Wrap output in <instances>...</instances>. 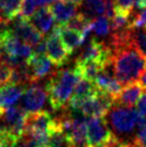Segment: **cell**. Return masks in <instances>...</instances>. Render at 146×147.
I'll list each match as a JSON object with an SVG mask.
<instances>
[{"label":"cell","mask_w":146,"mask_h":147,"mask_svg":"<svg viewBox=\"0 0 146 147\" xmlns=\"http://www.w3.org/2000/svg\"><path fill=\"white\" fill-rule=\"evenodd\" d=\"M98 88L96 87L93 82L88 81L86 78H80L74 87V91H73L71 99L72 100H84V99L89 98L93 94H95Z\"/></svg>","instance_id":"21"},{"label":"cell","mask_w":146,"mask_h":147,"mask_svg":"<svg viewBox=\"0 0 146 147\" xmlns=\"http://www.w3.org/2000/svg\"><path fill=\"white\" fill-rule=\"evenodd\" d=\"M23 0H0V15L7 24L20 13Z\"/></svg>","instance_id":"19"},{"label":"cell","mask_w":146,"mask_h":147,"mask_svg":"<svg viewBox=\"0 0 146 147\" xmlns=\"http://www.w3.org/2000/svg\"><path fill=\"white\" fill-rule=\"evenodd\" d=\"M140 83H141V85H142L143 87H146V70H145V72L142 74V76L140 78Z\"/></svg>","instance_id":"30"},{"label":"cell","mask_w":146,"mask_h":147,"mask_svg":"<svg viewBox=\"0 0 146 147\" xmlns=\"http://www.w3.org/2000/svg\"><path fill=\"white\" fill-rule=\"evenodd\" d=\"M29 22L43 36L49 33L54 28L55 18L49 7H44L36 10L29 18Z\"/></svg>","instance_id":"14"},{"label":"cell","mask_w":146,"mask_h":147,"mask_svg":"<svg viewBox=\"0 0 146 147\" xmlns=\"http://www.w3.org/2000/svg\"><path fill=\"white\" fill-rule=\"evenodd\" d=\"M91 30L96 37L104 38L111 33V25L109 18L105 16H98L91 21Z\"/></svg>","instance_id":"22"},{"label":"cell","mask_w":146,"mask_h":147,"mask_svg":"<svg viewBox=\"0 0 146 147\" xmlns=\"http://www.w3.org/2000/svg\"><path fill=\"white\" fill-rule=\"evenodd\" d=\"M14 147H39L36 145V143L33 141V139L31 136H29L26 133L18 136L16 140V142L14 144Z\"/></svg>","instance_id":"27"},{"label":"cell","mask_w":146,"mask_h":147,"mask_svg":"<svg viewBox=\"0 0 146 147\" xmlns=\"http://www.w3.org/2000/svg\"><path fill=\"white\" fill-rule=\"evenodd\" d=\"M126 147H143V146H141V145H140V144H138L137 142L132 141V142L126 143Z\"/></svg>","instance_id":"31"},{"label":"cell","mask_w":146,"mask_h":147,"mask_svg":"<svg viewBox=\"0 0 146 147\" xmlns=\"http://www.w3.org/2000/svg\"><path fill=\"white\" fill-rule=\"evenodd\" d=\"M7 28L10 29L16 37H18L29 46L34 47L43 39L42 34L31 25L29 20L23 17L20 14H18L15 18H13L9 23Z\"/></svg>","instance_id":"6"},{"label":"cell","mask_w":146,"mask_h":147,"mask_svg":"<svg viewBox=\"0 0 146 147\" xmlns=\"http://www.w3.org/2000/svg\"><path fill=\"white\" fill-rule=\"evenodd\" d=\"M11 73H12V68L0 60V86L5 85L8 82H10Z\"/></svg>","instance_id":"28"},{"label":"cell","mask_w":146,"mask_h":147,"mask_svg":"<svg viewBox=\"0 0 146 147\" xmlns=\"http://www.w3.org/2000/svg\"><path fill=\"white\" fill-rule=\"evenodd\" d=\"M3 56L20 58L28 61L32 56V51L28 44L22 41L5 27L0 31V57Z\"/></svg>","instance_id":"5"},{"label":"cell","mask_w":146,"mask_h":147,"mask_svg":"<svg viewBox=\"0 0 146 147\" xmlns=\"http://www.w3.org/2000/svg\"><path fill=\"white\" fill-rule=\"evenodd\" d=\"M138 128L139 131L137 133V138L133 140L134 142H137L140 144L141 146L146 147V118L145 117H141V119L139 120L138 123Z\"/></svg>","instance_id":"26"},{"label":"cell","mask_w":146,"mask_h":147,"mask_svg":"<svg viewBox=\"0 0 146 147\" xmlns=\"http://www.w3.org/2000/svg\"><path fill=\"white\" fill-rule=\"evenodd\" d=\"M114 105V99L104 91L98 89L95 94L84 100H70L69 106L87 117H104Z\"/></svg>","instance_id":"4"},{"label":"cell","mask_w":146,"mask_h":147,"mask_svg":"<svg viewBox=\"0 0 146 147\" xmlns=\"http://www.w3.org/2000/svg\"><path fill=\"white\" fill-rule=\"evenodd\" d=\"M130 26L132 29H146V9L132 10L130 14Z\"/></svg>","instance_id":"23"},{"label":"cell","mask_w":146,"mask_h":147,"mask_svg":"<svg viewBox=\"0 0 146 147\" xmlns=\"http://www.w3.org/2000/svg\"><path fill=\"white\" fill-rule=\"evenodd\" d=\"M49 99L46 89L38 82H34L26 88L20 98V107L27 113H36L42 110Z\"/></svg>","instance_id":"7"},{"label":"cell","mask_w":146,"mask_h":147,"mask_svg":"<svg viewBox=\"0 0 146 147\" xmlns=\"http://www.w3.org/2000/svg\"><path fill=\"white\" fill-rule=\"evenodd\" d=\"M134 0H114V13L130 15L133 10Z\"/></svg>","instance_id":"25"},{"label":"cell","mask_w":146,"mask_h":147,"mask_svg":"<svg viewBox=\"0 0 146 147\" xmlns=\"http://www.w3.org/2000/svg\"><path fill=\"white\" fill-rule=\"evenodd\" d=\"M75 69H62L55 71L45 85L49 104L54 111L66 110L72 97L74 87L78 81Z\"/></svg>","instance_id":"2"},{"label":"cell","mask_w":146,"mask_h":147,"mask_svg":"<svg viewBox=\"0 0 146 147\" xmlns=\"http://www.w3.org/2000/svg\"><path fill=\"white\" fill-rule=\"evenodd\" d=\"M111 65L115 78L125 86L140 80L146 70V57L131 44L113 51Z\"/></svg>","instance_id":"1"},{"label":"cell","mask_w":146,"mask_h":147,"mask_svg":"<svg viewBox=\"0 0 146 147\" xmlns=\"http://www.w3.org/2000/svg\"><path fill=\"white\" fill-rule=\"evenodd\" d=\"M46 53L49 60L56 67L66 65L69 60L70 54L61 42L56 26H54L52 33L46 39Z\"/></svg>","instance_id":"10"},{"label":"cell","mask_w":146,"mask_h":147,"mask_svg":"<svg viewBox=\"0 0 146 147\" xmlns=\"http://www.w3.org/2000/svg\"><path fill=\"white\" fill-rule=\"evenodd\" d=\"M27 112L20 106L13 105L0 115V127L11 132L12 134L20 136L24 133Z\"/></svg>","instance_id":"8"},{"label":"cell","mask_w":146,"mask_h":147,"mask_svg":"<svg viewBox=\"0 0 146 147\" xmlns=\"http://www.w3.org/2000/svg\"><path fill=\"white\" fill-rule=\"evenodd\" d=\"M51 11L53 13L56 25L65 26L68 22L76 14V4L66 2L62 0H57L51 7Z\"/></svg>","instance_id":"15"},{"label":"cell","mask_w":146,"mask_h":147,"mask_svg":"<svg viewBox=\"0 0 146 147\" xmlns=\"http://www.w3.org/2000/svg\"><path fill=\"white\" fill-rule=\"evenodd\" d=\"M62 1H66V2H70V3H74V4H81L83 0H62Z\"/></svg>","instance_id":"32"},{"label":"cell","mask_w":146,"mask_h":147,"mask_svg":"<svg viewBox=\"0 0 146 147\" xmlns=\"http://www.w3.org/2000/svg\"><path fill=\"white\" fill-rule=\"evenodd\" d=\"M56 27L58 29L61 42L66 49L69 52V54H72L75 49L81 47L83 43L85 42V39L81 32L68 28L66 26H60V25H56Z\"/></svg>","instance_id":"16"},{"label":"cell","mask_w":146,"mask_h":147,"mask_svg":"<svg viewBox=\"0 0 146 147\" xmlns=\"http://www.w3.org/2000/svg\"><path fill=\"white\" fill-rule=\"evenodd\" d=\"M106 12L104 0H83L81 3V12L88 20L93 21L95 17L103 16Z\"/></svg>","instance_id":"17"},{"label":"cell","mask_w":146,"mask_h":147,"mask_svg":"<svg viewBox=\"0 0 146 147\" xmlns=\"http://www.w3.org/2000/svg\"><path fill=\"white\" fill-rule=\"evenodd\" d=\"M142 91L143 86L140 82H133L125 85V88L120 90L117 97L114 99V104L126 107H133L134 104L139 101Z\"/></svg>","instance_id":"13"},{"label":"cell","mask_w":146,"mask_h":147,"mask_svg":"<svg viewBox=\"0 0 146 147\" xmlns=\"http://www.w3.org/2000/svg\"><path fill=\"white\" fill-rule=\"evenodd\" d=\"M29 65V69L32 75L33 82H38L39 80L51 76L55 72L54 70V63L49 60V57L42 56H36L32 55L27 61Z\"/></svg>","instance_id":"11"},{"label":"cell","mask_w":146,"mask_h":147,"mask_svg":"<svg viewBox=\"0 0 146 147\" xmlns=\"http://www.w3.org/2000/svg\"><path fill=\"white\" fill-rule=\"evenodd\" d=\"M103 68H104V65L98 61H75L74 69L77 72L80 78H86L88 81L93 82L98 74L103 70Z\"/></svg>","instance_id":"18"},{"label":"cell","mask_w":146,"mask_h":147,"mask_svg":"<svg viewBox=\"0 0 146 147\" xmlns=\"http://www.w3.org/2000/svg\"><path fill=\"white\" fill-rule=\"evenodd\" d=\"M25 91V86L5 84L0 86V115L18 102Z\"/></svg>","instance_id":"12"},{"label":"cell","mask_w":146,"mask_h":147,"mask_svg":"<svg viewBox=\"0 0 146 147\" xmlns=\"http://www.w3.org/2000/svg\"><path fill=\"white\" fill-rule=\"evenodd\" d=\"M47 147H73L71 141L64 131L57 126L53 119V125L49 132Z\"/></svg>","instance_id":"20"},{"label":"cell","mask_w":146,"mask_h":147,"mask_svg":"<svg viewBox=\"0 0 146 147\" xmlns=\"http://www.w3.org/2000/svg\"><path fill=\"white\" fill-rule=\"evenodd\" d=\"M105 116H107L106 123L111 126L114 131V135H116L117 138L131 134L142 117V115H140V113L133 107H126L115 104L110 109Z\"/></svg>","instance_id":"3"},{"label":"cell","mask_w":146,"mask_h":147,"mask_svg":"<svg viewBox=\"0 0 146 147\" xmlns=\"http://www.w3.org/2000/svg\"><path fill=\"white\" fill-rule=\"evenodd\" d=\"M45 147H47V146H45Z\"/></svg>","instance_id":"33"},{"label":"cell","mask_w":146,"mask_h":147,"mask_svg":"<svg viewBox=\"0 0 146 147\" xmlns=\"http://www.w3.org/2000/svg\"><path fill=\"white\" fill-rule=\"evenodd\" d=\"M137 111L140 113V115L146 118V87H143L142 94L137 102Z\"/></svg>","instance_id":"29"},{"label":"cell","mask_w":146,"mask_h":147,"mask_svg":"<svg viewBox=\"0 0 146 147\" xmlns=\"http://www.w3.org/2000/svg\"><path fill=\"white\" fill-rule=\"evenodd\" d=\"M133 44L146 57V29H133Z\"/></svg>","instance_id":"24"},{"label":"cell","mask_w":146,"mask_h":147,"mask_svg":"<svg viewBox=\"0 0 146 147\" xmlns=\"http://www.w3.org/2000/svg\"><path fill=\"white\" fill-rule=\"evenodd\" d=\"M86 126L88 146L102 145L113 138L114 133L111 131L106 120L102 119V117H89Z\"/></svg>","instance_id":"9"}]
</instances>
